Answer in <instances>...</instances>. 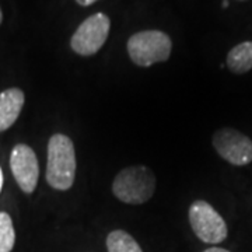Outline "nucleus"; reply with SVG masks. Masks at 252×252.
I'll return each instance as SVG.
<instances>
[{
	"label": "nucleus",
	"instance_id": "1",
	"mask_svg": "<svg viewBox=\"0 0 252 252\" xmlns=\"http://www.w3.org/2000/svg\"><path fill=\"white\" fill-rule=\"evenodd\" d=\"M76 177V152L69 136L55 133L48 142L46 182L56 190L72 188Z\"/></svg>",
	"mask_w": 252,
	"mask_h": 252
},
{
	"label": "nucleus",
	"instance_id": "2",
	"mask_svg": "<svg viewBox=\"0 0 252 252\" xmlns=\"http://www.w3.org/2000/svg\"><path fill=\"white\" fill-rule=\"evenodd\" d=\"M112 192L124 203L142 205L156 192V177L144 165L126 167L117 174L112 182Z\"/></svg>",
	"mask_w": 252,
	"mask_h": 252
},
{
	"label": "nucleus",
	"instance_id": "3",
	"mask_svg": "<svg viewBox=\"0 0 252 252\" xmlns=\"http://www.w3.org/2000/svg\"><path fill=\"white\" fill-rule=\"evenodd\" d=\"M172 42L170 36L158 30L136 32L127 41V54L132 62L142 67L168 61Z\"/></svg>",
	"mask_w": 252,
	"mask_h": 252
},
{
	"label": "nucleus",
	"instance_id": "4",
	"mask_svg": "<svg viewBox=\"0 0 252 252\" xmlns=\"http://www.w3.org/2000/svg\"><path fill=\"white\" fill-rule=\"evenodd\" d=\"M189 223L200 241L206 244H220L228 234L224 219L215 207L205 200H195L188 212Z\"/></svg>",
	"mask_w": 252,
	"mask_h": 252
},
{
	"label": "nucleus",
	"instance_id": "5",
	"mask_svg": "<svg viewBox=\"0 0 252 252\" xmlns=\"http://www.w3.org/2000/svg\"><path fill=\"white\" fill-rule=\"evenodd\" d=\"M111 20L104 13L86 18L70 39L72 49L80 56H93L105 44L109 35Z\"/></svg>",
	"mask_w": 252,
	"mask_h": 252
},
{
	"label": "nucleus",
	"instance_id": "6",
	"mask_svg": "<svg viewBox=\"0 0 252 252\" xmlns=\"http://www.w3.org/2000/svg\"><path fill=\"white\" fill-rule=\"evenodd\" d=\"M217 154L233 165L243 167L252 162V140L233 127H221L212 137Z\"/></svg>",
	"mask_w": 252,
	"mask_h": 252
},
{
	"label": "nucleus",
	"instance_id": "7",
	"mask_svg": "<svg viewBox=\"0 0 252 252\" xmlns=\"http://www.w3.org/2000/svg\"><path fill=\"white\" fill-rule=\"evenodd\" d=\"M10 168L17 185L26 193H32L38 185L39 164L35 152L24 143L13 147L10 154Z\"/></svg>",
	"mask_w": 252,
	"mask_h": 252
},
{
	"label": "nucleus",
	"instance_id": "8",
	"mask_svg": "<svg viewBox=\"0 0 252 252\" xmlns=\"http://www.w3.org/2000/svg\"><path fill=\"white\" fill-rule=\"evenodd\" d=\"M24 93L20 89H7L0 93V132L7 130L17 121L24 107Z\"/></svg>",
	"mask_w": 252,
	"mask_h": 252
},
{
	"label": "nucleus",
	"instance_id": "9",
	"mask_svg": "<svg viewBox=\"0 0 252 252\" xmlns=\"http://www.w3.org/2000/svg\"><path fill=\"white\" fill-rule=\"evenodd\" d=\"M227 66L235 74H243L252 69V41L235 45L227 55Z\"/></svg>",
	"mask_w": 252,
	"mask_h": 252
},
{
	"label": "nucleus",
	"instance_id": "10",
	"mask_svg": "<svg viewBox=\"0 0 252 252\" xmlns=\"http://www.w3.org/2000/svg\"><path fill=\"white\" fill-rule=\"evenodd\" d=\"M108 252H143L135 238L124 230H114L107 237Z\"/></svg>",
	"mask_w": 252,
	"mask_h": 252
},
{
	"label": "nucleus",
	"instance_id": "11",
	"mask_svg": "<svg viewBox=\"0 0 252 252\" xmlns=\"http://www.w3.org/2000/svg\"><path fill=\"white\" fill-rule=\"evenodd\" d=\"M16 244V231L9 213L0 212V252H11Z\"/></svg>",
	"mask_w": 252,
	"mask_h": 252
},
{
	"label": "nucleus",
	"instance_id": "12",
	"mask_svg": "<svg viewBox=\"0 0 252 252\" xmlns=\"http://www.w3.org/2000/svg\"><path fill=\"white\" fill-rule=\"evenodd\" d=\"M203 252H230L224 250V248H219V247H212V248H207Z\"/></svg>",
	"mask_w": 252,
	"mask_h": 252
},
{
	"label": "nucleus",
	"instance_id": "13",
	"mask_svg": "<svg viewBox=\"0 0 252 252\" xmlns=\"http://www.w3.org/2000/svg\"><path fill=\"white\" fill-rule=\"evenodd\" d=\"M80 6H90L93 3H95L97 0H76Z\"/></svg>",
	"mask_w": 252,
	"mask_h": 252
},
{
	"label": "nucleus",
	"instance_id": "14",
	"mask_svg": "<svg viewBox=\"0 0 252 252\" xmlns=\"http://www.w3.org/2000/svg\"><path fill=\"white\" fill-rule=\"evenodd\" d=\"M1 187H3V172H1V168H0V192H1Z\"/></svg>",
	"mask_w": 252,
	"mask_h": 252
},
{
	"label": "nucleus",
	"instance_id": "15",
	"mask_svg": "<svg viewBox=\"0 0 252 252\" xmlns=\"http://www.w3.org/2000/svg\"><path fill=\"white\" fill-rule=\"evenodd\" d=\"M1 20H3V14H1V9H0V24H1Z\"/></svg>",
	"mask_w": 252,
	"mask_h": 252
},
{
	"label": "nucleus",
	"instance_id": "16",
	"mask_svg": "<svg viewBox=\"0 0 252 252\" xmlns=\"http://www.w3.org/2000/svg\"><path fill=\"white\" fill-rule=\"evenodd\" d=\"M223 6H224V7H228V1H227V0L223 3Z\"/></svg>",
	"mask_w": 252,
	"mask_h": 252
}]
</instances>
